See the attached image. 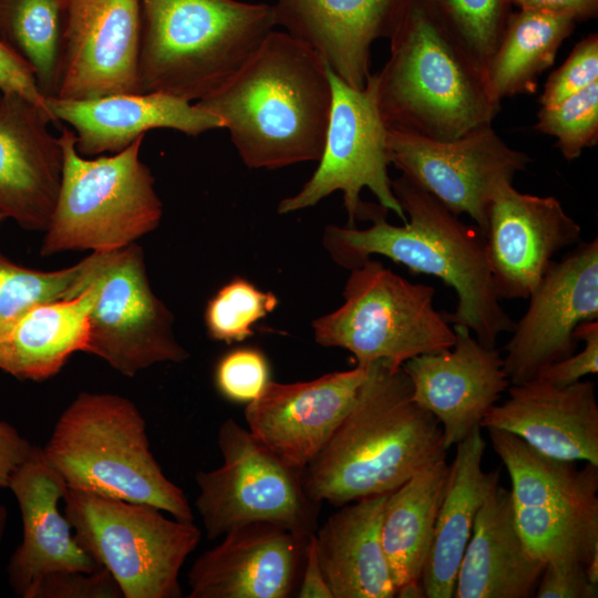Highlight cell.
I'll use <instances>...</instances> for the list:
<instances>
[{
  "label": "cell",
  "instance_id": "obj_1",
  "mask_svg": "<svg viewBox=\"0 0 598 598\" xmlns=\"http://www.w3.org/2000/svg\"><path fill=\"white\" fill-rule=\"evenodd\" d=\"M392 188L406 221L393 225L388 209L362 202L359 219L371 225H329L323 246L332 260L347 269L362 265L372 255L384 256L412 274L440 278L457 296L453 312H444L448 323L467 327L484 346L494 348L503 332L515 322L495 293L482 230L463 223L436 198L404 175L392 179Z\"/></svg>",
  "mask_w": 598,
  "mask_h": 598
},
{
  "label": "cell",
  "instance_id": "obj_2",
  "mask_svg": "<svg viewBox=\"0 0 598 598\" xmlns=\"http://www.w3.org/2000/svg\"><path fill=\"white\" fill-rule=\"evenodd\" d=\"M331 101L324 60L275 29L224 86L195 104L221 121L248 168L276 169L319 161Z\"/></svg>",
  "mask_w": 598,
  "mask_h": 598
},
{
  "label": "cell",
  "instance_id": "obj_3",
  "mask_svg": "<svg viewBox=\"0 0 598 598\" xmlns=\"http://www.w3.org/2000/svg\"><path fill=\"white\" fill-rule=\"evenodd\" d=\"M446 452L440 423L412 399L402 368L377 361L302 484L313 502L339 507L393 492Z\"/></svg>",
  "mask_w": 598,
  "mask_h": 598
},
{
  "label": "cell",
  "instance_id": "obj_4",
  "mask_svg": "<svg viewBox=\"0 0 598 598\" xmlns=\"http://www.w3.org/2000/svg\"><path fill=\"white\" fill-rule=\"evenodd\" d=\"M389 40V59L374 73L388 130L452 141L492 124L501 102L485 70L419 0L410 1Z\"/></svg>",
  "mask_w": 598,
  "mask_h": 598
},
{
  "label": "cell",
  "instance_id": "obj_5",
  "mask_svg": "<svg viewBox=\"0 0 598 598\" xmlns=\"http://www.w3.org/2000/svg\"><path fill=\"white\" fill-rule=\"evenodd\" d=\"M143 93L197 102L224 86L276 29L272 4L141 0Z\"/></svg>",
  "mask_w": 598,
  "mask_h": 598
},
{
  "label": "cell",
  "instance_id": "obj_6",
  "mask_svg": "<svg viewBox=\"0 0 598 598\" xmlns=\"http://www.w3.org/2000/svg\"><path fill=\"white\" fill-rule=\"evenodd\" d=\"M42 453L66 488L152 505L194 520L184 491L154 457L146 421L127 398L81 392L59 416Z\"/></svg>",
  "mask_w": 598,
  "mask_h": 598
},
{
  "label": "cell",
  "instance_id": "obj_7",
  "mask_svg": "<svg viewBox=\"0 0 598 598\" xmlns=\"http://www.w3.org/2000/svg\"><path fill=\"white\" fill-rule=\"evenodd\" d=\"M144 137L122 152L89 158L78 153L74 132L61 130L62 177L41 256L118 249L158 227L163 204L140 158Z\"/></svg>",
  "mask_w": 598,
  "mask_h": 598
},
{
  "label": "cell",
  "instance_id": "obj_8",
  "mask_svg": "<svg viewBox=\"0 0 598 598\" xmlns=\"http://www.w3.org/2000/svg\"><path fill=\"white\" fill-rule=\"evenodd\" d=\"M350 271L343 303L312 322L318 344L349 351L358 365L385 361L394 368L454 344L453 326L434 307V287L411 282L372 258Z\"/></svg>",
  "mask_w": 598,
  "mask_h": 598
},
{
  "label": "cell",
  "instance_id": "obj_9",
  "mask_svg": "<svg viewBox=\"0 0 598 598\" xmlns=\"http://www.w3.org/2000/svg\"><path fill=\"white\" fill-rule=\"evenodd\" d=\"M62 502L78 543L110 571L123 598L182 597L179 571L202 538L194 520L69 488Z\"/></svg>",
  "mask_w": 598,
  "mask_h": 598
},
{
  "label": "cell",
  "instance_id": "obj_10",
  "mask_svg": "<svg viewBox=\"0 0 598 598\" xmlns=\"http://www.w3.org/2000/svg\"><path fill=\"white\" fill-rule=\"evenodd\" d=\"M487 432L509 475L515 522L529 556L544 565L598 559V465L578 468L514 434Z\"/></svg>",
  "mask_w": 598,
  "mask_h": 598
},
{
  "label": "cell",
  "instance_id": "obj_11",
  "mask_svg": "<svg viewBox=\"0 0 598 598\" xmlns=\"http://www.w3.org/2000/svg\"><path fill=\"white\" fill-rule=\"evenodd\" d=\"M80 262L75 296L89 293L86 353L125 377L189 358L175 337L173 313L151 288L136 243L93 251Z\"/></svg>",
  "mask_w": 598,
  "mask_h": 598
},
{
  "label": "cell",
  "instance_id": "obj_12",
  "mask_svg": "<svg viewBox=\"0 0 598 598\" xmlns=\"http://www.w3.org/2000/svg\"><path fill=\"white\" fill-rule=\"evenodd\" d=\"M217 445L221 465L195 475V508L208 539L254 523L276 524L306 536L316 530L319 504L307 495L302 472L231 417L220 424Z\"/></svg>",
  "mask_w": 598,
  "mask_h": 598
},
{
  "label": "cell",
  "instance_id": "obj_13",
  "mask_svg": "<svg viewBox=\"0 0 598 598\" xmlns=\"http://www.w3.org/2000/svg\"><path fill=\"white\" fill-rule=\"evenodd\" d=\"M329 79L332 101L319 165L296 194L280 200L278 213L285 215L312 207L340 192L347 226L357 227L362 205L360 194L368 188L382 207L405 223L388 173V127L378 105L374 74H370L362 89L350 86L330 68Z\"/></svg>",
  "mask_w": 598,
  "mask_h": 598
},
{
  "label": "cell",
  "instance_id": "obj_14",
  "mask_svg": "<svg viewBox=\"0 0 598 598\" xmlns=\"http://www.w3.org/2000/svg\"><path fill=\"white\" fill-rule=\"evenodd\" d=\"M390 164L431 194L450 212L468 215L483 233L497 188L513 183L530 157L511 147L492 124L452 141L388 130Z\"/></svg>",
  "mask_w": 598,
  "mask_h": 598
},
{
  "label": "cell",
  "instance_id": "obj_15",
  "mask_svg": "<svg viewBox=\"0 0 598 598\" xmlns=\"http://www.w3.org/2000/svg\"><path fill=\"white\" fill-rule=\"evenodd\" d=\"M528 301L504 347L511 384L539 378L574 353L577 326L598 320V238L580 241L561 260H553Z\"/></svg>",
  "mask_w": 598,
  "mask_h": 598
},
{
  "label": "cell",
  "instance_id": "obj_16",
  "mask_svg": "<svg viewBox=\"0 0 598 598\" xmlns=\"http://www.w3.org/2000/svg\"><path fill=\"white\" fill-rule=\"evenodd\" d=\"M141 0H68L54 96L143 93Z\"/></svg>",
  "mask_w": 598,
  "mask_h": 598
},
{
  "label": "cell",
  "instance_id": "obj_17",
  "mask_svg": "<svg viewBox=\"0 0 598 598\" xmlns=\"http://www.w3.org/2000/svg\"><path fill=\"white\" fill-rule=\"evenodd\" d=\"M484 234L499 300L528 299L559 250L580 243L581 227L553 196L502 184L492 198Z\"/></svg>",
  "mask_w": 598,
  "mask_h": 598
},
{
  "label": "cell",
  "instance_id": "obj_18",
  "mask_svg": "<svg viewBox=\"0 0 598 598\" xmlns=\"http://www.w3.org/2000/svg\"><path fill=\"white\" fill-rule=\"evenodd\" d=\"M367 372L368 367L355 364L310 381H269L246 404L247 429L282 462L302 472L352 408Z\"/></svg>",
  "mask_w": 598,
  "mask_h": 598
},
{
  "label": "cell",
  "instance_id": "obj_19",
  "mask_svg": "<svg viewBox=\"0 0 598 598\" xmlns=\"http://www.w3.org/2000/svg\"><path fill=\"white\" fill-rule=\"evenodd\" d=\"M454 344L402 364L412 399L440 423L445 447L456 445L481 423L511 385L496 347L482 344L463 324H453Z\"/></svg>",
  "mask_w": 598,
  "mask_h": 598
},
{
  "label": "cell",
  "instance_id": "obj_20",
  "mask_svg": "<svg viewBox=\"0 0 598 598\" xmlns=\"http://www.w3.org/2000/svg\"><path fill=\"white\" fill-rule=\"evenodd\" d=\"M47 107L18 93L0 96V214L45 231L59 195L63 150Z\"/></svg>",
  "mask_w": 598,
  "mask_h": 598
},
{
  "label": "cell",
  "instance_id": "obj_21",
  "mask_svg": "<svg viewBox=\"0 0 598 598\" xmlns=\"http://www.w3.org/2000/svg\"><path fill=\"white\" fill-rule=\"evenodd\" d=\"M308 536L270 523L233 529L194 561L187 575V597H288L303 563Z\"/></svg>",
  "mask_w": 598,
  "mask_h": 598
},
{
  "label": "cell",
  "instance_id": "obj_22",
  "mask_svg": "<svg viewBox=\"0 0 598 598\" xmlns=\"http://www.w3.org/2000/svg\"><path fill=\"white\" fill-rule=\"evenodd\" d=\"M22 519V539L10 557L9 585L21 598H30L48 574L63 570L92 571L100 567L81 547L72 527L59 509L66 485L33 445L11 473L8 487Z\"/></svg>",
  "mask_w": 598,
  "mask_h": 598
},
{
  "label": "cell",
  "instance_id": "obj_23",
  "mask_svg": "<svg viewBox=\"0 0 598 598\" xmlns=\"http://www.w3.org/2000/svg\"><path fill=\"white\" fill-rule=\"evenodd\" d=\"M481 427L516 435L538 453L566 462L598 465V403L595 383L558 386L536 378L508 386Z\"/></svg>",
  "mask_w": 598,
  "mask_h": 598
},
{
  "label": "cell",
  "instance_id": "obj_24",
  "mask_svg": "<svg viewBox=\"0 0 598 598\" xmlns=\"http://www.w3.org/2000/svg\"><path fill=\"white\" fill-rule=\"evenodd\" d=\"M411 0H276L277 25L316 50L347 84L362 89L372 44L389 39Z\"/></svg>",
  "mask_w": 598,
  "mask_h": 598
},
{
  "label": "cell",
  "instance_id": "obj_25",
  "mask_svg": "<svg viewBox=\"0 0 598 598\" xmlns=\"http://www.w3.org/2000/svg\"><path fill=\"white\" fill-rule=\"evenodd\" d=\"M44 104L54 123L73 128L76 151L84 157L122 152L151 130L169 128L195 137L224 128L216 115L195 103L157 92L90 100L47 96Z\"/></svg>",
  "mask_w": 598,
  "mask_h": 598
},
{
  "label": "cell",
  "instance_id": "obj_26",
  "mask_svg": "<svg viewBox=\"0 0 598 598\" xmlns=\"http://www.w3.org/2000/svg\"><path fill=\"white\" fill-rule=\"evenodd\" d=\"M545 565L519 535L511 492L497 484L478 509L463 554L454 598H528Z\"/></svg>",
  "mask_w": 598,
  "mask_h": 598
},
{
  "label": "cell",
  "instance_id": "obj_27",
  "mask_svg": "<svg viewBox=\"0 0 598 598\" xmlns=\"http://www.w3.org/2000/svg\"><path fill=\"white\" fill-rule=\"evenodd\" d=\"M388 494L342 506L315 530L318 558L333 598H392L396 587L381 524Z\"/></svg>",
  "mask_w": 598,
  "mask_h": 598
},
{
  "label": "cell",
  "instance_id": "obj_28",
  "mask_svg": "<svg viewBox=\"0 0 598 598\" xmlns=\"http://www.w3.org/2000/svg\"><path fill=\"white\" fill-rule=\"evenodd\" d=\"M474 429L456 444V452L437 511L430 553L421 581L426 598H452L457 570L470 540L476 514L499 483V470L485 472L486 442Z\"/></svg>",
  "mask_w": 598,
  "mask_h": 598
},
{
  "label": "cell",
  "instance_id": "obj_29",
  "mask_svg": "<svg viewBox=\"0 0 598 598\" xmlns=\"http://www.w3.org/2000/svg\"><path fill=\"white\" fill-rule=\"evenodd\" d=\"M89 293L45 301L0 329V370L21 381H44L70 357L85 352Z\"/></svg>",
  "mask_w": 598,
  "mask_h": 598
},
{
  "label": "cell",
  "instance_id": "obj_30",
  "mask_svg": "<svg viewBox=\"0 0 598 598\" xmlns=\"http://www.w3.org/2000/svg\"><path fill=\"white\" fill-rule=\"evenodd\" d=\"M448 470L439 460L388 494L381 540L396 588L422 577Z\"/></svg>",
  "mask_w": 598,
  "mask_h": 598
},
{
  "label": "cell",
  "instance_id": "obj_31",
  "mask_svg": "<svg viewBox=\"0 0 598 598\" xmlns=\"http://www.w3.org/2000/svg\"><path fill=\"white\" fill-rule=\"evenodd\" d=\"M575 24L573 18L563 14L519 9L511 12L485 71L494 99L501 102L534 93L539 75L553 65Z\"/></svg>",
  "mask_w": 598,
  "mask_h": 598
},
{
  "label": "cell",
  "instance_id": "obj_32",
  "mask_svg": "<svg viewBox=\"0 0 598 598\" xmlns=\"http://www.w3.org/2000/svg\"><path fill=\"white\" fill-rule=\"evenodd\" d=\"M68 0H0V41L32 71L41 94L58 87Z\"/></svg>",
  "mask_w": 598,
  "mask_h": 598
},
{
  "label": "cell",
  "instance_id": "obj_33",
  "mask_svg": "<svg viewBox=\"0 0 598 598\" xmlns=\"http://www.w3.org/2000/svg\"><path fill=\"white\" fill-rule=\"evenodd\" d=\"M419 1L486 71L512 12L508 0Z\"/></svg>",
  "mask_w": 598,
  "mask_h": 598
},
{
  "label": "cell",
  "instance_id": "obj_34",
  "mask_svg": "<svg viewBox=\"0 0 598 598\" xmlns=\"http://www.w3.org/2000/svg\"><path fill=\"white\" fill-rule=\"evenodd\" d=\"M271 291H264L245 278L235 277L207 302L205 324L215 341L241 342L254 336L252 327L278 306Z\"/></svg>",
  "mask_w": 598,
  "mask_h": 598
},
{
  "label": "cell",
  "instance_id": "obj_35",
  "mask_svg": "<svg viewBox=\"0 0 598 598\" xmlns=\"http://www.w3.org/2000/svg\"><path fill=\"white\" fill-rule=\"evenodd\" d=\"M81 262L55 271L20 266L0 252V329L34 305L75 297Z\"/></svg>",
  "mask_w": 598,
  "mask_h": 598
},
{
  "label": "cell",
  "instance_id": "obj_36",
  "mask_svg": "<svg viewBox=\"0 0 598 598\" xmlns=\"http://www.w3.org/2000/svg\"><path fill=\"white\" fill-rule=\"evenodd\" d=\"M534 128L556 138L567 161L598 143V81L550 107H540Z\"/></svg>",
  "mask_w": 598,
  "mask_h": 598
},
{
  "label": "cell",
  "instance_id": "obj_37",
  "mask_svg": "<svg viewBox=\"0 0 598 598\" xmlns=\"http://www.w3.org/2000/svg\"><path fill=\"white\" fill-rule=\"evenodd\" d=\"M269 364L265 354L255 348H238L218 361L215 384L227 400L250 403L269 382Z\"/></svg>",
  "mask_w": 598,
  "mask_h": 598
},
{
  "label": "cell",
  "instance_id": "obj_38",
  "mask_svg": "<svg viewBox=\"0 0 598 598\" xmlns=\"http://www.w3.org/2000/svg\"><path fill=\"white\" fill-rule=\"evenodd\" d=\"M598 81V34L590 33L547 79L539 103L550 107Z\"/></svg>",
  "mask_w": 598,
  "mask_h": 598
},
{
  "label": "cell",
  "instance_id": "obj_39",
  "mask_svg": "<svg viewBox=\"0 0 598 598\" xmlns=\"http://www.w3.org/2000/svg\"><path fill=\"white\" fill-rule=\"evenodd\" d=\"M30 598H123L121 589L103 567L92 571L63 570L48 574Z\"/></svg>",
  "mask_w": 598,
  "mask_h": 598
},
{
  "label": "cell",
  "instance_id": "obj_40",
  "mask_svg": "<svg viewBox=\"0 0 598 598\" xmlns=\"http://www.w3.org/2000/svg\"><path fill=\"white\" fill-rule=\"evenodd\" d=\"M575 338L578 342H585L584 349L551 364L539 378L566 386L598 372V320L580 322L575 330Z\"/></svg>",
  "mask_w": 598,
  "mask_h": 598
},
{
  "label": "cell",
  "instance_id": "obj_41",
  "mask_svg": "<svg viewBox=\"0 0 598 598\" xmlns=\"http://www.w3.org/2000/svg\"><path fill=\"white\" fill-rule=\"evenodd\" d=\"M534 596L537 598H596L598 584L588 578L582 563L550 561L543 569Z\"/></svg>",
  "mask_w": 598,
  "mask_h": 598
},
{
  "label": "cell",
  "instance_id": "obj_42",
  "mask_svg": "<svg viewBox=\"0 0 598 598\" xmlns=\"http://www.w3.org/2000/svg\"><path fill=\"white\" fill-rule=\"evenodd\" d=\"M0 90L2 93H18L29 101L44 106L35 78L30 68L0 41Z\"/></svg>",
  "mask_w": 598,
  "mask_h": 598
},
{
  "label": "cell",
  "instance_id": "obj_43",
  "mask_svg": "<svg viewBox=\"0 0 598 598\" xmlns=\"http://www.w3.org/2000/svg\"><path fill=\"white\" fill-rule=\"evenodd\" d=\"M33 445L14 426L0 421V488L8 487L11 473L29 455Z\"/></svg>",
  "mask_w": 598,
  "mask_h": 598
},
{
  "label": "cell",
  "instance_id": "obj_44",
  "mask_svg": "<svg viewBox=\"0 0 598 598\" xmlns=\"http://www.w3.org/2000/svg\"><path fill=\"white\" fill-rule=\"evenodd\" d=\"M299 598H333L331 589L327 582L321 568L315 540V532L308 536L303 569L298 591Z\"/></svg>",
  "mask_w": 598,
  "mask_h": 598
},
{
  "label": "cell",
  "instance_id": "obj_45",
  "mask_svg": "<svg viewBox=\"0 0 598 598\" xmlns=\"http://www.w3.org/2000/svg\"><path fill=\"white\" fill-rule=\"evenodd\" d=\"M508 2L519 10L563 14L576 22L596 18L598 13V0H508Z\"/></svg>",
  "mask_w": 598,
  "mask_h": 598
},
{
  "label": "cell",
  "instance_id": "obj_46",
  "mask_svg": "<svg viewBox=\"0 0 598 598\" xmlns=\"http://www.w3.org/2000/svg\"><path fill=\"white\" fill-rule=\"evenodd\" d=\"M396 597L400 598H424L426 597L423 584L420 580L406 582L396 588Z\"/></svg>",
  "mask_w": 598,
  "mask_h": 598
},
{
  "label": "cell",
  "instance_id": "obj_47",
  "mask_svg": "<svg viewBox=\"0 0 598 598\" xmlns=\"http://www.w3.org/2000/svg\"><path fill=\"white\" fill-rule=\"evenodd\" d=\"M8 522V511L7 507L3 504H0V545L6 532Z\"/></svg>",
  "mask_w": 598,
  "mask_h": 598
},
{
  "label": "cell",
  "instance_id": "obj_48",
  "mask_svg": "<svg viewBox=\"0 0 598 598\" xmlns=\"http://www.w3.org/2000/svg\"><path fill=\"white\" fill-rule=\"evenodd\" d=\"M6 218L0 214V226Z\"/></svg>",
  "mask_w": 598,
  "mask_h": 598
},
{
  "label": "cell",
  "instance_id": "obj_49",
  "mask_svg": "<svg viewBox=\"0 0 598 598\" xmlns=\"http://www.w3.org/2000/svg\"><path fill=\"white\" fill-rule=\"evenodd\" d=\"M1 93H2V92H1V90H0V96H1Z\"/></svg>",
  "mask_w": 598,
  "mask_h": 598
}]
</instances>
